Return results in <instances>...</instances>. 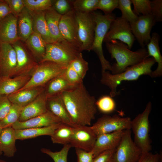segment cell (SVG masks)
<instances>
[{
	"label": "cell",
	"instance_id": "1",
	"mask_svg": "<svg viewBox=\"0 0 162 162\" xmlns=\"http://www.w3.org/2000/svg\"><path fill=\"white\" fill-rule=\"evenodd\" d=\"M60 95L74 126L90 125L97 112L96 100L94 96L89 93L83 82Z\"/></svg>",
	"mask_w": 162,
	"mask_h": 162
},
{
	"label": "cell",
	"instance_id": "2",
	"mask_svg": "<svg viewBox=\"0 0 162 162\" xmlns=\"http://www.w3.org/2000/svg\"><path fill=\"white\" fill-rule=\"evenodd\" d=\"M106 46L112 59L116 60V62L111 65L110 71L113 74L122 73L128 67L138 64L149 57L145 47L132 51L126 44L117 40L106 43Z\"/></svg>",
	"mask_w": 162,
	"mask_h": 162
},
{
	"label": "cell",
	"instance_id": "3",
	"mask_svg": "<svg viewBox=\"0 0 162 162\" xmlns=\"http://www.w3.org/2000/svg\"><path fill=\"white\" fill-rule=\"evenodd\" d=\"M155 62L153 57H148L138 64L128 67L119 74H113L109 71L101 72L100 82L110 89V96L114 97L118 95L117 88L122 81L136 80L143 75L150 76L152 68Z\"/></svg>",
	"mask_w": 162,
	"mask_h": 162
},
{
	"label": "cell",
	"instance_id": "4",
	"mask_svg": "<svg viewBox=\"0 0 162 162\" xmlns=\"http://www.w3.org/2000/svg\"><path fill=\"white\" fill-rule=\"evenodd\" d=\"M92 13L94 16L96 26L93 43L88 51H93L97 54L101 65V72L107 70L110 71L111 65L104 57L102 44L111 23L116 17L112 13L103 15L94 11Z\"/></svg>",
	"mask_w": 162,
	"mask_h": 162
},
{
	"label": "cell",
	"instance_id": "5",
	"mask_svg": "<svg viewBox=\"0 0 162 162\" xmlns=\"http://www.w3.org/2000/svg\"><path fill=\"white\" fill-rule=\"evenodd\" d=\"M152 107L151 102H149L144 110L131 120L130 130L134 134L133 140L141 150V154L150 152L152 150L149 116Z\"/></svg>",
	"mask_w": 162,
	"mask_h": 162
},
{
	"label": "cell",
	"instance_id": "6",
	"mask_svg": "<svg viewBox=\"0 0 162 162\" xmlns=\"http://www.w3.org/2000/svg\"><path fill=\"white\" fill-rule=\"evenodd\" d=\"M67 65L49 61L39 63L32 71L29 80L18 91L43 86L53 78L64 73Z\"/></svg>",
	"mask_w": 162,
	"mask_h": 162
},
{
	"label": "cell",
	"instance_id": "7",
	"mask_svg": "<svg viewBox=\"0 0 162 162\" xmlns=\"http://www.w3.org/2000/svg\"><path fill=\"white\" fill-rule=\"evenodd\" d=\"M81 52L78 48L63 39L46 44L45 54L40 62L49 61L68 65Z\"/></svg>",
	"mask_w": 162,
	"mask_h": 162
},
{
	"label": "cell",
	"instance_id": "8",
	"mask_svg": "<svg viewBox=\"0 0 162 162\" xmlns=\"http://www.w3.org/2000/svg\"><path fill=\"white\" fill-rule=\"evenodd\" d=\"M75 11V21L80 51H88L94 40L96 22L92 13Z\"/></svg>",
	"mask_w": 162,
	"mask_h": 162
},
{
	"label": "cell",
	"instance_id": "9",
	"mask_svg": "<svg viewBox=\"0 0 162 162\" xmlns=\"http://www.w3.org/2000/svg\"><path fill=\"white\" fill-rule=\"evenodd\" d=\"M129 22L121 16L116 17L112 21L104 42L109 43L117 40L126 44L130 50L135 40Z\"/></svg>",
	"mask_w": 162,
	"mask_h": 162
},
{
	"label": "cell",
	"instance_id": "10",
	"mask_svg": "<svg viewBox=\"0 0 162 162\" xmlns=\"http://www.w3.org/2000/svg\"><path fill=\"white\" fill-rule=\"evenodd\" d=\"M130 129L124 130L114 155V162H137L141 152L132 138Z\"/></svg>",
	"mask_w": 162,
	"mask_h": 162
},
{
	"label": "cell",
	"instance_id": "11",
	"mask_svg": "<svg viewBox=\"0 0 162 162\" xmlns=\"http://www.w3.org/2000/svg\"><path fill=\"white\" fill-rule=\"evenodd\" d=\"M131 119L129 117H121L117 115H104L91 126L97 135L118 131L130 129Z\"/></svg>",
	"mask_w": 162,
	"mask_h": 162
},
{
	"label": "cell",
	"instance_id": "12",
	"mask_svg": "<svg viewBox=\"0 0 162 162\" xmlns=\"http://www.w3.org/2000/svg\"><path fill=\"white\" fill-rule=\"evenodd\" d=\"M97 136L91 126L76 125L70 143L71 147L84 150L92 151Z\"/></svg>",
	"mask_w": 162,
	"mask_h": 162
},
{
	"label": "cell",
	"instance_id": "13",
	"mask_svg": "<svg viewBox=\"0 0 162 162\" xmlns=\"http://www.w3.org/2000/svg\"><path fill=\"white\" fill-rule=\"evenodd\" d=\"M156 22L152 15H140L130 24L132 33L142 47H145L149 42L151 32Z\"/></svg>",
	"mask_w": 162,
	"mask_h": 162
},
{
	"label": "cell",
	"instance_id": "14",
	"mask_svg": "<svg viewBox=\"0 0 162 162\" xmlns=\"http://www.w3.org/2000/svg\"><path fill=\"white\" fill-rule=\"evenodd\" d=\"M16 54L11 44L0 42V77L16 75Z\"/></svg>",
	"mask_w": 162,
	"mask_h": 162
},
{
	"label": "cell",
	"instance_id": "15",
	"mask_svg": "<svg viewBox=\"0 0 162 162\" xmlns=\"http://www.w3.org/2000/svg\"><path fill=\"white\" fill-rule=\"evenodd\" d=\"M74 16L75 11L73 9L62 15L59 29L63 38L78 48L80 51L81 45L77 34Z\"/></svg>",
	"mask_w": 162,
	"mask_h": 162
},
{
	"label": "cell",
	"instance_id": "16",
	"mask_svg": "<svg viewBox=\"0 0 162 162\" xmlns=\"http://www.w3.org/2000/svg\"><path fill=\"white\" fill-rule=\"evenodd\" d=\"M22 41L19 40L11 44L16 54L17 68L16 75L28 74L38 64L30 56L27 48Z\"/></svg>",
	"mask_w": 162,
	"mask_h": 162
},
{
	"label": "cell",
	"instance_id": "17",
	"mask_svg": "<svg viewBox=\"0 0 162 162\" xmlns=\"http://www.w3.org/2000/svg\"><path fill=\"white\" fill-rule=\"evenodd\" d=\"M62 123L60 120L50 111L25 121H17L12 127L14 130L48 127Z\"/></svg>",
	"mask_w": 162,
	"mask_h": 162
},
{
	"label": "cell",
	"instance_id": "18",
	"mask_svg": "<svg viewBox=\"0 0 162 162\" xmlns=\"http://www.w3.org/2000/svg\"><path fill=\"white\" fill-rule=\"evenodd\" d=\"M124 130L97 136L92 151L94 158L105 151L116 148L121 140Z\"/></svg>",
	"mask_w": 162,
	"mask_h": 162
},
{
	"label": "cell",
	"instance_id": "19",
	"mask_svg": "<svg viewBox=\"0 0 162 162\" xmlns=\"http://www.w3.org/2000/svg\"><path fill=\"white\" fill-rule=\"evenodd\" d=\"M17 17L11 13L0 21V42L12 44L19 40Z\"/></svg>",
	"mask_w": 162,
	"mask_h": 162
},
{
	"label": "cell",
	"instance_id": "20",
	"mask_svg": "<svg viewBox=\"0 0 162 162\" xmlns=\"http://www.w3.org/2000/svg\"><path fill=\"white\" fill-rule=\"evenodd\" d=\"M47 99L43 92L33 101L23 107L18 121H25L46 112Z\"/></svg>",
	"mask_w": 162,
	"mask_h": 162
},
{
	"label": "cell",
	"instance_id": "21",
	"mask_svg": "<svg viewBox=\"0 0 162 162\" xmlns=\"http://www.w3.org/2000/svg\"><path fill=\"white\" fill-rule=\"evenodd\" d=\"M46 106L47 110L58 117L62 123L74 126L60 94L47 98Z\"/></svg>",
	"mask_w": 162,
	"mask_h": 162
},
{
	"label": "cell",
	"instance_id": "22",
	"mask_svg": "<svg viewBox=\"0 0 162 162\" xmlns=\"http://www.w3.org/2000/svg\"><path fill=\"white\" fill-rule=\"evenodd\" d=\"M43 86L34 87L18 91L8 96L11 103L24 107L43 92Z\"/></svg>",
	"mask_w": 162,
	"mask_h": 162
},
{
	"label": "cell",
	"instance_id": "23",
	"mask_svg": "<svg viewBox=\"0 0 162 162\" xmlns=\"http://www.w3.org/2000/svg\"><path fill=\"white\" fill-rule=\"evenodd\" d=\"M31 76L28 74L10 77H0V96H8L22 88L28 82Z\"/></svg>",
	"mask_w": 162,
	"mask_h": 162
},
{
	"label": "cell",
	"instance_id": "24",
	"mask_svg": "<svg viewBox=\"0 0 162 162\" xmlns=\"http://www.w3.org/2000/svg\"><path fill=\"white\" fill-rule=\"evenodd\" d=\"M17 28L20 40L24 42L33 32L30 11L25 7L17 17Z\"/></svg>",
	"mask_w": 162,
	"mask_h": 162
},
{
	"label": "cell",
	"instance_id": "25",
	"mask_svg": "<svg viewBox=\"0 0 162 162\" xmlns=\"http://www.w3.org/2000/svg\"><path fill=\"white\" fill-rule=\"evenodd\" d=\"M160 37L157 32H153L151 35L149 42L147 45L149 57L151 56L158 63L157 68L152 71L150 76L152 78L160 77L162 76V56L159 46Z\"/></svg>",
	"mask_w": 162,
	"mask_h": 162
},
{
	"label": "cell",
	"instance_id": "26",
	"mask_svg": "<svg viewBox=\"0 0 162 162\" xmlns=\"http://www.w3.org/2000/svg\"><path fill=\"white\" fill-rule=\"evenodd\" d=\"M15 130L9 127L3 128L0 135V149L7 157H13L16 151Z\"/></svg>",
	"mask_w": 162,
	"mask_h": 162
},
{
	"label": "cell",
	"instance_id": "27",
	"mask_svg": "<svg viewBox=\"0 0 162 162\" xmlns=\"http://www.w3.org/2000/svg\"><path fill=\"white\" fill-rule=\"evenodd\" d=\"M30 12L32 18L33 32L40 36L46 43L55 42L49 32L45 19L44 11Z\"/></svg>",
	"mask_w": 162,
	"mask_h": 162
},
{
	"label": "cell",
	"instance_id": "28",
	"mask_svg": "<svg viewBox=\"0 0 162 162\" xmlns=\"http://www.w3.org/2000/svg\"><path fill=\"white\" fill-rule=\"evenodd\" d=\"M64 73L53 78L47 83L48 84L46 89L44 88V92L47 98L60 94L74 86L67 80Z\"/></svg>",
	"mask_w": 162,
	"mask_h": 162
},
{
	"label": "cell",
	"instance_id": "29",
	"mask_svg": "<svg viewBox=\"0 0 162 162\" xmlns=\"http://www.w3.org/2000/svg\"><path fill=\"white\" fill-rule=\"evenodd\" d=\"M44 11L48 29L52 40L55 42L62 40L64 39L59 29V24L62 15L52 6Z\"/></svg>",
	"mask_w": 162,
	"mask_h": 162
},
{
	"label": "cell",
	"instance_id": "30",
	"mask_svg": "<svg viewBox=\"0 0 162 162\" xmlns=\"http://www.w3.org/2000/svg\"><path fill=\"white\" fill-rule=\"evenodd\" d=\"M61 123L48 127L15 130L16 140H24L42 135L50 136Z\"/></svg>",
	"mask_w": 162,
	"mask_h": 162
},
{
	"label": "cell",
	"instance_id": "31",
	"mask_svg": "<svg viewBox=\"0 0 162 162\" xmlns=\"http://www.w3.org/2000/svg\"><path fill=\"white\" fill-rule=\"evenodd\" d=\"M27 48L31 52L34 57L38 58L40 62L46 52V43L38 34L33 32L24 42Z\"/></svg>",
	"mask_w": 162,
	"mask_h": 162
},
{
	"label": "cell",
	"instance_id": "32",
	"mask_svg": "<svg viewBox=\"0 0 162 162\" xmlns=\"http://www.w3.org/2000/svg\"><path fill=\"white\" fill-rule=\"evenodd\" d=\"M73 131V127L61 123L50 136L54 143L64 145L70 144Z\"/></svg>",
	"mask_w": 162,
	"mask_h": 162
},
{
	"label": "cell",
	"instance_id": "33",
	"mask_svg": "<svg viewBox=\"0 0 162 162\" xmlns=\"http://www.w3.org/2000/svg\"><path fill=\"white\" fill-rule=\"evenodd\" d=\"M23 107L12 104L8 113L4 119L0 121V125L2 129L12 127L19 120Z\"/></svg>",
	"mask_w": 162,
	"mask_h": 162
},
{
	"label": "cell",
	"instance_id": "34",
	"mask_svg": "<svg viewBox=\"0 0 162 162\" xmlns=\"http://www.w3.org/2000/svg\"><path fill=\"white\" fill-rule=\"evenodd\" d=\"M99 0H76L72 1L73 10L82 13H92L97 9Z\"/></svg>",
	"mask_w": 162,
	"mask_h": 162
},
{
	"label": "cell",
	"instance_id": "35",
	"mask_svg": "<svg viewBox=\"0 0 162 162\" xmlns=\"http://www.w3.org/2000/svg\"><path fill=\"white\" fill-rule=\"evenodd\" d=\"M131 4V0H118L117 8L121 11V17L128 21L130 24L136 21L138 17L133 12Z\"/></svg>",
	"mask_w": 162,
	"mask_h": 162
},
{
	"label": "cell",
	"instance_id": "36",
	"mask_svg": "<svg viewBox=\"0 0 162 162\" xmlns=\"http://www.w3.org/2000/svg\"><path fill=\"white\" fill-rule=\"evenodd\" d=\"M83 80L88 70V62L83 58L82 52L68 64Z\"/></svg>",
	"mask_w": 162,
	"mask_h": 162
},
{
	"label": "cell",
	"instance_id": "37",
	"mask_svg": "<svg viewBox=\"0 0 162 162\" xmlns=\"http://www.w3.org/2000/svg\"><path fill=\"white\" fill-rule=\"evenodd\" d=\"M25 7L31 11H44L52 6V0H23Z\"/></svg>",
	"mask_w": 162,
	"mask_h": 162
},
{
	"label": "cell",
	"instance_id": "38",
	"mask_svg": "<svg viewBox=\"0 0 162 162\" xmlns=\"http://www.w3.org/2000/svg\"><path fill=\"white\" fill-rule=\"evenodd\" d=\"M71 147L69 144L64 145L62 148L58 151L53 152L46 148H42L41 151L50 157L54 162H67L68 153Z\"/></svg>",
	"mask_w": 162,
	"mask_h": 162
},
{
	"label": "cell",
	"instance_id": "39",
	"mask_svg": "<svg viewBox=\"0 0 162 162\" xmlns=\"http://www.w3.org/2000/svg\"><path fill=\"white\" fill-rule=\"evenodd\" d=\"M96 105L99 110L103 113H109L114 111L116 102L110 96L104 95L96 101Z\"/></svg>",
	"mask_w": 162,
	"mask_h": 162
},
{
	"label": "cell",
	"instance_id": "40",
	"mask_svg": "<svg viewBox=\"0 0 162 162\" xmlns=\"http://www.w3.org/2000/svg\"><path fill=\"white\" fill-rule=\"evenodd\" d=\"M134 6V13L137 16L151 14V1L149 0H131Z\"/></svg>",
	"mask_w": 162,
	"mask_h": 162
},
{
	"label": "cell",
	"instance_id": "41",
	"mask_svg": "<svg viewBox=\"0 0 162 162\" xmlns=\"http://www.w3.org/2000/svg\"><path fill=\"white\" fill-rule=\"evenodd\" d=\"M118 3V0H99L97 9L102 10L104 14H111L117 8Z\"/></svg>",
	"mask_w": 162,
	"mask_h": 162
},
{
	"label": "cell",
	"instance_id": "42",
	"mask_svg": "<svg viewBox=\"0 0 162 162\" xmlns=\"http://www.w3.org/2000/svg\"><path fill=\"white\" fill-rule=\"evenodd\" d=\"M151 14L156 22L162 21V0L151 1Z\"/></svg>",
	"mask_w": 162,
	"mask_h": 162
},
{
	"label": "cell",
	"instance_id": "43",
	"mask_svg": "<svg viewBox=\"0 0 162 162\" xmlns=\"http://www.w3.org/2000/svg\"><path fill=\"white\" fill-rule=\"evenodd\" d=\"M52 6L61 15L72 10L70 8L69 1L66 0H52Z\"/></svg>",
	"mask_w": 162,
	"mask_h": 162
},
{
	"label": "cell",
	"instance_id": "44",
	"mask_svg": "<svg viewBox=\"0 0 162 162\" xmlns=\"http://www.w3.org/2000/svg\"><path fill=\"white\" fill-rule=\"evenodd\" d=\"M116 148L101 153L94 158L92 162H114V155Z\"/></svg>",
	"mask_w": 162,
	"mask_h": 162
},
{
	"label": "cell",
	"instance_id": "45",
	"mask_svg": "<svg viewBox=\"0 0 162 162\" xmlns=\"http://www.w3.org/2000/svg\"><path fill=\"white\" fill-rule=\"evenodd\" d=\"M12 104L8 96H0V121L4 119L8 113Z\"/></svg>",
	"mask_w": 162,
	"mask_h": 162
},
{
	"label": "cell",
	"instance_id": "46",
	"mask_svg": "<svg viewBox=\"0 0 162 162\" xmlns=\"http://www.w3.org/2000/svg\"><path fill=\"white\" fill-rule=\"evenodd\" d=\"M12 14L17 17L25 7L23 0H6Z\"/></svg>",
	"mask_w": 162,
	"mask_h": 162
},
{
	"label": "cell",
	"instance_id": "47",
	"mask_svg": "<svg viewBox=\"0 0 162 162\" xmlns=\"http://www.w3.org/2000/svg\"><path fill=\"white\" fill-rule=\"evenodd\" d=\"M137 162H162V153L154 154L150 152L141 154Z\"/></svg>",
	"mask_w": 162,
	"mask_h": 162
},
{
	"label": "cell",
	"instance_id": "48",
	"mask_svg": "<svg viewBox=\"0 0 162 162\" xmlns=\"http://www.w3.org/2000/svg\"><path fill=\"white\" fill-rule=\"evenodd\" d=\"M75 151L77 162H92L94 157L92 151H86L78 148H75Z\"/></svg>",
	"mask_w": 162,
	"mask_h": 162
},
{
	"label": "cell",
	"instance_id": "49",
	"mask_svg": "<svg viewBox=\"0 0 162 162\" xmlns=\"http://www.w3.org/2000/svg\"><path fill=\"white\" fill-rule=\"evenodd\" d=\"M11 13L6 0H0V21Z\"/></svg>",
	"mask_w": 162,
	"mask_h": 162
},
{
	"label": "cell",
	"instance_id": "50",
	"mask_svg": "<svg viewBox=\"0 0 162 162\" xmlns=\"http://www.w3.org/2000/svg\"><path fill=\"white\" fill-rule=\"evenodd\" d=\"M2 127H1V126L0 125V135L1 133V132H2Z\"/></svg>",
	"mask_w": 162,
	"mask_h": 162
},
{
	"label": "cell",
	"instance_id": "51",
	"mask_svg": "<svg viewBox=\"0 0 162 162\" xmlns=\"http://www.w3.org/2000/svg\"><path fill=\"white\" fill-rule=\"evenodd\" d=\"M0 162H8L6 161H5L4 160L0 159Z\"/></svg>",
	"mask_w": 162,
	"mask_h": 162
},
{
	"label": "cell",
	"instance_id": "52",
	"mask_svg": "<svg viewBox=\"0 0 162 162\" xmlns=\"http://www.w3.org/2000/svg\"><path fill=\"white\" fill-rule=\"evenodd\" d=\"M2 152H1V150H0V155H1V154H2Z\"/></svg>",
	"mask_w": 162,
	"mask_h": 162
}]
</instances>
